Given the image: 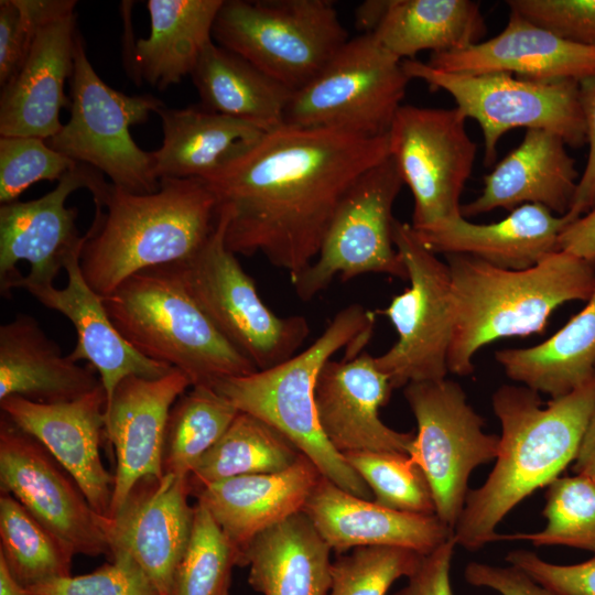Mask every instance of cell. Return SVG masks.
Instances as JSON below:
<instances>
[{
  "label": "cell",
  "mask_w": 595,
  "mask_h": 595,
  "mask_svg": "<svg viewBox=\"0 0 595 595\" xmlns=\"http://www.w3.org/2000/svg\"><path fill=\"white\" fill-rule=\"evenodd\" d=\"M390 155L388 134L365 137L282 125L205 181L228 213L227 248L262 255L299 275L317 257L332 218L357 178Z\"/></svg>",
  "instance_id": "6da1fadb"
},
{
  "label": "cell",
  "mask_w": 595,
  "mask_h": 595,
  "mask_svg": "<svg viewBox=\"0 0 595 595\" xmlns=\"http://www.w3.org/2000/svg\"><path fill=\"white\" fill-rule=\"evenodd\" d=\"M491 405L501 426L496 464L486 482L468 491L453 529L456 544L469 551L497 541L505 516L575 461L595 407V375L544 408L539 392L511 385L493 393Z\"/></svg>",
  "instance_id": "7a4b0ae2"
},
{
  "label": "cell",
  "mask_w": 595,
  "mask_h": 595,
  "mask_svg": "<svg viewBox=\"0 0 595 595\" xmlns=\"http://www.w3.org/2000/svg\"><path fill=\"white\" fill-rule=\"evenodd\" d=\"M151 194L113 186L100 206L83 247L82 273L100 296L150 268L186 261L214 232L219 206L198 178H162Z\"/></svg>",
  "instance_id": "3957f363"
},
{
  "label": "cell",
  "mask_w": 595,
  "mask_h": 595,
  "mask_svg": "<svg viewBox=\"0 0 595 595\" xmlns=\"http://www.w3.org/2000/svg\"><path fill=\"white\" fill-rule=\"evenodd\" d=\"M453 328L448 372L468 376L485 345L541 334L552 312L595 292V260L555 251L536 266L509 270L468 255H447Z\"/></svg>",
  "instance_id": "277c9868"
},
{
  "label": "cell",
  "mask_w": 595,
  "mask_h": 595,
  "mask_svg": "<svg viewBox=\"0 0 595 595\" xmlns=\"http://www.w3.org/2000/svg\"><path fill=\"white\" fill-rule=\"evenodd\" d=\"M375 314L359 304L340 310L305 349L281 364L218 381L214 389L239 411L264 421L318 468L322 476L357 497L372 500L364 479L324 436L317 420L315 385L320 371L339 349L359 354L369 340Z\"/></svg>",
  "instance_id": "5b68a950"
},
{
  "label": "cell",
  "mask_w": 595,
  "mask_h": 595,
  "mask_svg": "<svg viewBox=\"0 0 595 595\" xmlns=\"http://www.w3.org/2000/svg\"><path fill=\"white\" fill-rule=\"evenodd\" d=\"M101 299L136 350L181 370L192 386L214 388L258 370L202 311L174 263L142 270Z\"/></svg>",
  "instance_id": "8992f818"
},
{
  "label": "cell",
  "mask_w": 595,
  "mask_h": 595,
  "mask_svg": "<svg viewBox=\"0 0 595 595\" xmlns=\"http://www.w3.org/2000/svg\"><path fill=\"white\" fill-rule=\"evenodd\" d=\"M213 40L295 91L349 39L331 0H224Z\"/></svg>",
  "instance_id": "52a82bcc"
},
{
  "label": "cell",
  "mask_w": 595,
  "mask_h": 595,
  "mask_svg": "<svg viewBox=\"0 0 595 595\" xmlns=\"http://www.w3.org/2000/svg\"><path fill=\"white\" fill-rule=\"evenodd\" d=\"M165 107L152 95H127L108 86L90 64L78 34L71 77V117L47 144L55 151L87 164L129 193L151 194L160 188L151 152L130 133L151 112Z\"/></svg>",
  "instance_id": "ba28073f"
},
{
  "label": "cell",
  "mask_w": 595,
  "mask_h": 595,
  "mask_svg": "<svg viewBox=\"0 0 595 595\" xmlns=\"http://www.w3.org/2000/svg\"><path fill=\"white\" fill-rule=\"evenodd\" d=\"M228 213L219 208L217 226L186 261L174 263L191 296L218 331L258 370L293 357L310 334L304 316H279L261 300L253 279L225 242Z\"/></svg>",
  "instance_id": "9c48e42d"
},
{
  "label": "cell",
  "mask_w": 595,
  "mask_h": 595,
  "mask_svg": "<svg viewBox=\"0 0 595 595\" xmlns=\"http://www.w3.org/2000/svg\"><path fill=\"white\" fill-rule=\"evenodd\" d=\"M402 67L410 79L448 93L456 108L478 122L486 166L495 164L502 136L516 128L552 131L573 148L586 143L577 80L534 82L508 73L457 74L414 58L403 60Z\"/></svg>",
  "instance_id": "30bf717a"
},
{
  "label": "cell",
  "mask_w": 595,
  "mask_h": 595,
  "mask_svg": "<svg viewBox=\"0 0 595 595\" xmlns=\"http://www.w3.org/2000/svg\"><path fill=\"white\" fill-rule=\"evenodd\" d=\"M410 80L400 58L372 34H361L348 40L310 83L293 91L283 125L386 136Z\"/></svg>",
  "instance_id": "8fae6325"
},
{
  "label": "cell",
  "mask_w": 595,
  "mask_h": 595,
  "mask_svg": "<svg viewBox=\"0 0 595 595\" xmlns=\"http://www.w3.org/2000/svg\"><path fill=\"white\" fill-rule=\"evenodd\" d=\"M392 239L410 285L379 311L394 326L398 340L375 357V364L397 389L446 378L453 307L447 263L421 242L408 223L394 218Z\"/></svg>",
  "instance_id": "7c38bea8"
},
{
  "label": "cell",
  "mask_w": 595,
  "mask_h": 595,
  "mask_svg": "<svg viewBox=\"0 0 595 595\" xmlns=\"http://www.w3.org/2000/svg\"><path fill=\"white\" fill-rule=\"evenodd\" d=\"M403 393L418 425L409 456L430 484L435 515L454 529L470 473L497 458L499 436L483 431V418L453 380L411 382Z\"/></svg>",
  "instance_id": "4fadbf2b"
},
{
  "label": "cell",
  "mask_w": 595,
  "mask_h": 595,
  "mask_svg": "<svg viewBox=\"0 0 595 595\" xmlns=\"http://www.w3.org/2000/svg\"><path fill=\"white\" fill-rule=\"evenodd\" d=\"M403 180L393 159L361 174L339 203L315 260L291 279L296 295L309 301L339 275L365 273L407 280V268L392 239V207Z\"/></svg>",
  "instance_id": "5bb4252c"
},
{
  "label": "cell",
  "mask_w": 595,
  "mask_h": 595,
  "mask_svg": "<svg viewBox=\"0 0 595 595\" xmlns=\"http://www.w3.org/2000/svg\"><path fill=\"white\" fill-rule=\"evenodd\" d=\"M466 119L457 108L404 105L392 120L389 152L413 195L414 229L463 217L461 195L477 154Z\"/></svg>",
  "instance_id": "9a60e30c"
},
{
  "label": "cell",
  "mask_w": 595,
  "mask_h": 595,
  "mask_svg": "<svg viewBox=\"0 0 595 595\" xmlns=\"http://www.w3.org/2000/svg\"><path fill=\"white\" fill-rule=\"evenodd\" d=\"M102 174L78 163L50 193L32 201H15L0 207V291L10 298L14 289L52 285L66 262L80 253L86 234L76 225L78 210L67 207L75 191L87 188L95 206L109 191Z\"/></svg>",
  "instance_id": "2e32d148"
},
{
  "label": "cell",
  "mask_w": 595,
  "mask_h": 595,
  "mask_svg": "<svg viewBox=\"0 0 595 595\" xmlns=\"http://www.w3.org/2000/svg\"><path fill=\"white\" fill-rule=\"evenodd\" d=\"M0 490L18 499L76 554H110L98 513L73 476L1 412Z\"/></svg>",
  "instance_id": "e0dca14e"
},
{
  "label": "cell",
  "mask_w": 595,
  "mask_h": 595,
  "mask_svg": "<svg viewBox=\"0 0 595 595\" xmlns=\"http://www.w3.org/2000/svg\"><path fill=\"white\" fill-rule=\"evenodd\" d=\"M190 496L188 478L145 476L111 517H97L109 552L127 551L161 595L171 594L175 569L191 539L194 505H190Z\"/></svg>",
  "instance_id": "ac0fdd59"
},
{
  "label": "cell",
  "mask_w": 595,
  "mask_h": 595,
  "mask_svg": "<svg viewBox=\"0 0 595 595\" xmlns=\"http://www.w3.org/2000/svg\"><path fill=\"white\" fill-rule=\"evenodd\" d=\"M76 3L57 0L39 23L22 66L1 88L0 137L47 140L62 129L61 109L71 108L64 85L73 74L79 34Z\"/></svg>",
  "instance_id": "d6986e66"
},
{
  "label": "cell",
  "mask_w": 595,
  "mask_h": 595,
  "mask_svg": "<svg viewBox=\"0 0 595 595\" xmlns=\"http://www.w3.org/2000/svg\"><path fill=\"white\" fill-rule=\"evenodd\" d=\"M107 396L102 386L76 400L35 403L20 397L0 400L1 412L36 439L73 476L96 513L108 517L115 475L104 466Z\"/></svg>",
  "instance_id": "ffe728a7"
},
{
  "label": "cell",
  "mask_w": 595,
  "mask_h": 595,
  "mask_svg": "<svg viewBox=\"0 0 595 595\" xmlns=\"http://www.w3.org/2000/svg\"><path fill=\"white\" fill-rule=\"evenodd\" d=\"M389 378L368 353L328 360L315 385L320 428L340 454L347 452H394L409 455L413 433L396 431L379 418V409L391 394Z\"/></svg>",
  "instance_id": "44dd1931"
},
{
  "label": "cell",
  "mask_w": 595,
  "mask_h": 595,
  "mask_svg": "<svg viewBox=\"0 0 595 595\" xmlns=\"http://www.w3.org/2000/svg\"><path fill=\"white\" fill-rule=\"evenodd\" d=\"M190 378L178 369L163 377L125 378L106 405L105 436L116 457L111 517L141 478L162 476L165 425L174 402L188 388Z\"/></svg>",
  "instance_id": "7402d4cb"
},
{
  "label": "cell",
  "mask_w": 595,
  "mask_h": 595,
  "mask_svg": "<svg viewBox=\"0 0 595 595\" xmlns=\"http://www.w3.org/2000/svg\"><path fill=\"white\" fill-rule=\"evenodd\" d=\"M428 64L457 74L508 73L534 82H580L595 75V47L564 40L510 11L498 35L458 51L432 53Z\"/></svg>",
  "instance_id": "603a6c76"
},
{
  "label": "cell",
  "mask_w": 595,
  "mask_h": 595,
  "mask_svg": "<svg viewBox=\"0 0 595 595\" xmlns=\"http://www.w3.org/2000/svg\"><path fill=\"white\" fill-rule=\"evenodd\" d=\"M337 554L389 545L429 554L453 536L436 515L397 511L342 489L322 476L303 510Z\"/></svg>",
  "instance_id": "cb8c5ba5"
},
{
  "label": "cell",
  "mask_w": 595,
  "mask_h": 595,
  "mask_svg": "<svg viewBox=\"0 0 595 595\" xmlns=\"http://www.w3.org/2000/svg\"><path fill=\"white\" fill-rule=\"evenodd\" d=\"M556 133L527 129L521 143L484 176L482 194L462 205L463 217L538 204L566 215L580 181L574 159Z\"/></svg>",
  "instance_id": "d4e9b609"
},
{
  "label": "cell",
  "mask_w": 595,
  "mask_h": 595,
  "mask_svg": "<svg viewBox=\"0 0 595 595\" xmlns=\"http://www.w3.org/2000/svg\"><path fill=\"white\" fill-rule=\"evenodd\" d=\"M80 253L66 262L67 284L63 289L52 284L26 291L45 307L60 312L72 322L77 343L68 355L76 363L86 360L97 371L108 402L125 378L155 379L169 374L172 367L144 357L119 333L101 296L82 273Z\"/></svg>",
  "instance_id": "484cf974"
},
{
  "label": "cell",
  "mask_w": 595,
  "mask_h": 595,
  "mask_svg": "<svg viewBox=\"0 0 595 595\" xmlns=\"http://www.w3.org/2000/svg\"><path fill=\"white\" fill-rule=\"evenodd\" d=\"M571 221L544 206L524 204L497 223L458 217L413 229L435 255H468L499 268L524 270L559 251L560 234Z\"/></svg>",
  "instance_id": "4316f807"
},
{
  "label": "cell",
  "mask_w": 595,
  "mask_h": 595,
  "mask_svg": "<svg viewBox=\"0 0 595 595\" xmlns=\"http://www.w3.org/2000/svg\"><path fill=\"white\" fill-rule=\"evenodd\" d=\"M321 477L316 465L301 454L284 470L224 479L193 496L208 510L240 556L257 534L301 512Z\"/></svg>",
  "instance_id": "83f0119b"
},
{
  "label": "cell",
  "mask_w": 595,
  "mask_h": 595,
  "mask_svg": "<svg viewBox=\"0 0 595 595\" xmlns=\"http://www.w3.org/2000/svg\"><path fill=\"white\" fill-rule=\"evenodd\" d=\"M97 371L80 366L26 314L0 326V400L7 397L56 404L76 400L102 386Z\"/></svg>",
  "instance_id": "f1b7e54d"
},
{
  "label": "cell",
  "mask_w": 595,
  "mask_h": 595,
  "mask_svg": "<svg viewBox=\"0 0 595 595\" xmlns=\"http://www.w3.org/2000/svg\"><path fill=\"white\" fill-rule=\"evenodd\" d=\"M162 144L151 152L154 172L162 178L208 181L246 154L266 133L248 122L203 106L158 111Z\"/></svg>",
  "instance_id": "f546056e"
},
{
  "label": "cell",
  "mask_w": 595,
  "mask_h": 595,
  "mask_svg": "<svg viewBox=\"0 0 595 595\" xmlns=\"http://www.w3.org/2000/svg\"><path fill=\"white\" fill-rule=\"evenodd\" d=\"M331 551L301 511L257 534L238 566L249 567L248 583L262 595H328Z\"/></svg>",
  "instance_id": "4dcf8cb0"
},
{
  "label": "cell",
  "mask_w": 595,
  "mask_h": 595,
  "mask_svg": "<svg viewBox=\"0 0 595 595\" xmlns=\"http://www.w3.org/2000/svg\"><path fill=\"white\" fill-rule=\"evenodd\" d=\"M224 0H149L150 35L128 45L127 65L136 82L159 90L192 74L213 42V28Z\"/></svg>",
  "instance_id": "1f68e13d"
},
{
  "label": "cell",
  "mask_w": 595,
  "mask_h": 595,
  "mask_svg": "<svg viewBox=\"0 0 595 595\" xmlns=\"http://www.w3.org/2000/svg\"><path fill=\"white\" fill-rule=\"evenodd\" d=\"M191 77L204 108L266 132L283 125L293 91L214 41L202 52Z\"/></svg>",
  "instance_id": "d6a6232c"
},
{
  "label": "cell",
  "mask_w": 595,
  "mask_h": 595,
  "mask_svg": "<svg viewBox=\"0 0 595 595\" xmlns=\"http://www.w3.org/2000/svg\"><path fill=\"white\" fill-rule=\"evenodd\" d=\"M487 28L479 2L470 0H390L374 32L391 54L413 60L422 51H458L482 42Z\"/></svg>",
  "instance_id": "836d02e7"
},
{
  "label": "cell",
  "mask_w": 595,
  "mask_h": 595,
  "mask_svg": "<svg viewBox=\"0 0 595 595\" xmlns=\"http://www.w3.org/2000/svg\"><path fill=\"white\" fill-rule=\"evenodd\" d=\"M506 375L523 386L559 398L595 375V292L586 306L541 344L495 353Z\"/></svg>",
  "instance_id": "e575fe53"
},
{
  "label": "cell",
  "mask_w": 595,
  "mask_h": 595,
  "mask_svg": "<svg viewBox=\"0 0 595 595\" xmlns=\"http://www.w3.org/2000/svg\"><path fill=\"white\" fill-rule=\"evenodd\" d=\"M302 453L278 430L239 411L223 436L201 457L188 476L192 496L224 479L284 470Z\"/></svg>",
  "instance_id": "d590c367"
},
{
  "label": "cell",
  "mask_w": 595,
  "mask_h": 595,
  "mask_svg": "<svg viewBox=\"0 0 595 595\" xmlns=\"http://www.w3.org/2000/svg\"><path fill=\"white\" fill-rule=\"evenodd\" d=\"M239 410L214 388L192 386L172 405L164 432L162 472L188 478Z\"/></svg>",
  "instance_id": "8d00e7d4"
},
{
  "label": "cell",
  "mask_w": 595,
  "mask_h": 595,
  "mask_svg": "<svg viewBox=\"0 0 595 595\" xmlns=\"http://www.w3.org/2000/svg\"><path fill=\"white\" fill-rule=\"evenodd\" d=\"M74 555L18 499L0 494V558L18 582L31 587L69 576Z\"/></svg>",
  "instance_id": "74e56055"
},
{
  "label": "cell",
  "mask_w": 595,
  "mask_h": 595,
  "mask_svg": "<svg viewBox=\"0 0 595 595\" xmlns=\"http://www.w3.org/2000/svg\"><path fill=\"white\" fill-rule=\"evenodd\" d=\"M544 529L502 536L497 540H529L536 547L566 545L595 554V480L586 475L558 477L548 485Z\"/></svg>",
  "instance_id": "f35d334b"
},
{
  "label": "cell",
  "mask_w": 595,
  "mask_h": 595,
  "mask_svg": "<svg viewBox=\"0 0 595 595\" xmlns=\"http://www.w3.org/2000/svg\"><path fill=\"white\" fill-rule=\"evenodd\" d=\"M239 553L198 501L187 549L178 562L170 595H229Z\"/></svg>",
  "instance_id": "ab89813d"
},
{
  "label": "cell",
  "mask_w": 595,
  "mask_h": 595,
  "mask_svg": "<svg viewBox=\"0 0 595 595\" xmlns=\"http://www.w3.org/2000/svg\"><path fill=\"white\" fill-rule=\"evenodd\" d=\"M343 456L368 485L377 504L401 512L435 515L430 484L408 454L360 451Z\"/></svg>",
  "instance_id": "60d3db41"
},
{
  "label": "cell",
  "mask_w": 595,
  "mask_h": 595,
  "mask_svg": "<svg viewBox=\"0 0 595 595\" xmlns=\"http://www.w3.org/2000/svg\"><path fill=\"white\" fill-rule=\"evenodd\" d=\"M423 554L407 548L359 547L332 563L328 595H386L400 577H409Z\"/></svg>",
  "instance_id": "b9f144b4"
},
{
  "label": "cell",
  "mask_w": 595,
  "mask_h": 595,
  "mask_svg": "<svg viewBox=\"0 0 595 595\" xmlns=\"http://www.w3.org/2000/svg\"><path fill=\"white\" fill-rule=\"evenodd\" d=\"M78 162L36 137H0V203L18 201L31 185L60 181Z\"/></svg>",
  "instance_id": "7bdbcfd3"
},
{
  "label": "cell",
  "mask_w": 595,
  "mask_h": 595,
  "mask_svg": "<svg viewBox=\"0 0 595 595\" xmlns=\"http://www.w3.org/2000/svg\"><path fill=\"white\" fill-rule=\"evenodd\" d=\"M90 573L55 578L29 587L36 595H161L141 565L125 550Z\"/></svg>",
  "instance_id": "ee69618b"
},
{
  "label": "cell",
  "mask_w": 595,
  "mask_h": 595,
  "mask_svg": "<svg viewBox=\"0 0 595 595\" xmlns=\"http://www.w3.org/2000/svg\"><path fill=\"white\" fill-rule=\"evenodd\" d=\"M56 0L0 1V86H6L22 66L41 20Z\"/></svg>",
  "instance_id": "f6af8a7d"
},
{
  "label": "cell",
  "mask_w": 595,
  "mask_h": 595,
  "mask_svg": "<svg viewBox=\"0 0 595 595\" xmlns=\"http://www.w3.org/2000/svg\"><path fill=\"white\" fill-rule=\"evenodd\" d=\"M517 12L570 42L595 47V0H508Z\"/></svg>",
  "instance_id": "bcb514c9"
},
{
  "label": "cell",
  "mask_w": 595,
  "mask_h": 595,
  "mask_svg": "<svg viewBox=\"0 0 595 595\" xmlns=\"http://www.w3.org/2000/svg\"><path fill=\"white\" fill-rule=\"evenodd\" d=\"M506 561L556 595H595V555L588 561L559 565L527 550H515Z\"/></svg>",
  "instance_id": "7dc6e473"
},
{
  "label": "cell",
  "mask_w": 595,
  "mask_h": 595,
  "mask_svg": "<svg viewBox=\"0 0 595 595\" xmlns=\"http://www.w3.org/2000/svg\"><path fill=\"white\" fill-rule=\"evenodd\" d=\"M580 100L585 120L588 155L566 214L572 221L595 207V75L580 80Z\"/></svg>",
  "instance_id": "c3c4849f"
},
{
  "label": "cell",
  "mask_w": 595,
  "mask_h": 595,
  "mask_svg": "<svg viewBox=\"0 0 595 595\" xmlns=\"http://www.w3.org/2000/svg\"><path fill=\"white\" fill-rule=\"evenodd\" d=\"M454 533L435 550L424 555L408 583L393 595H453L450 580L451 561L456 547Z\"/></svg>",
  "instance_id": "681fc988"
},
{
  "label": "cell",
  "mask_w": 595,
  "mask_h": 595,
  "mask_svg": "<svg viewBox=\"0 0 595 595\" xmlns=\"http://www.w3.org/2000/svg\"><path fill=\"white\" fill-rule=\"evenodd\" d=\"M464 576L467 583L491 588L501 595H556L513 565L470 562L465 567Z\"/></svg>",
  "instance_id": "f907efd6"
},
{
  "label": "cell",
  "mask_w": 595,
  "mask_h": 595,
  "mask_svg": "<svg viewBox=\"0 0 595 595\" xmlns=\"http://www.w3.org/2000/svg\"><path fill=\"white\" fill-rule=\"evenodd\" d=\"M559 250L595 260V207L564 227L559 237Z\"/></svg>",
  "instance_id": "816d5d0a"
},
{
  "label": "cell",
  "mask_w": 595,
  "mask_h": 595,
  "mask_svg": "<svg viewBox=\"0 0 595 595\" xmlns=\"http://www.w3.org/2000/svg\"><path fill=\"white\" fill-rule=\"evenodd\" d=\"M573 470L595 480V407L584 431Z\"/></svg>",
  "instance_id": "f5cc1de1"
},
{
  "label": "cell",
  "mask_w": 595,
  "mask_h": 595,
  "mask_svg": "<svg viewBox=\"0 0 595 595\" xmlns=\"http://www.w3.org/2000/svg\"><path fill=\"white\" fill-rule=\"evenodd\" d=\"M390 0H367L355 11V25L363 34H374L381 23Z\"/></svg>",
  "instance_id": "db71d44e"
},
{
  "label": "cell",
  "mask_w": 595,
  "mask_h": 595,
  "mask_svg": "<svg viewBox=\"0 0 595 595\" xmlns=\"http://www.w3.org/2000/svg\"><path fill=\"white\" fill-rule=\"evenodd\" d=\"M0 595H36L14 578L2 558H0Z\"/></svg>",
  "instance_id": "11a10c76"
}]
</instances>
